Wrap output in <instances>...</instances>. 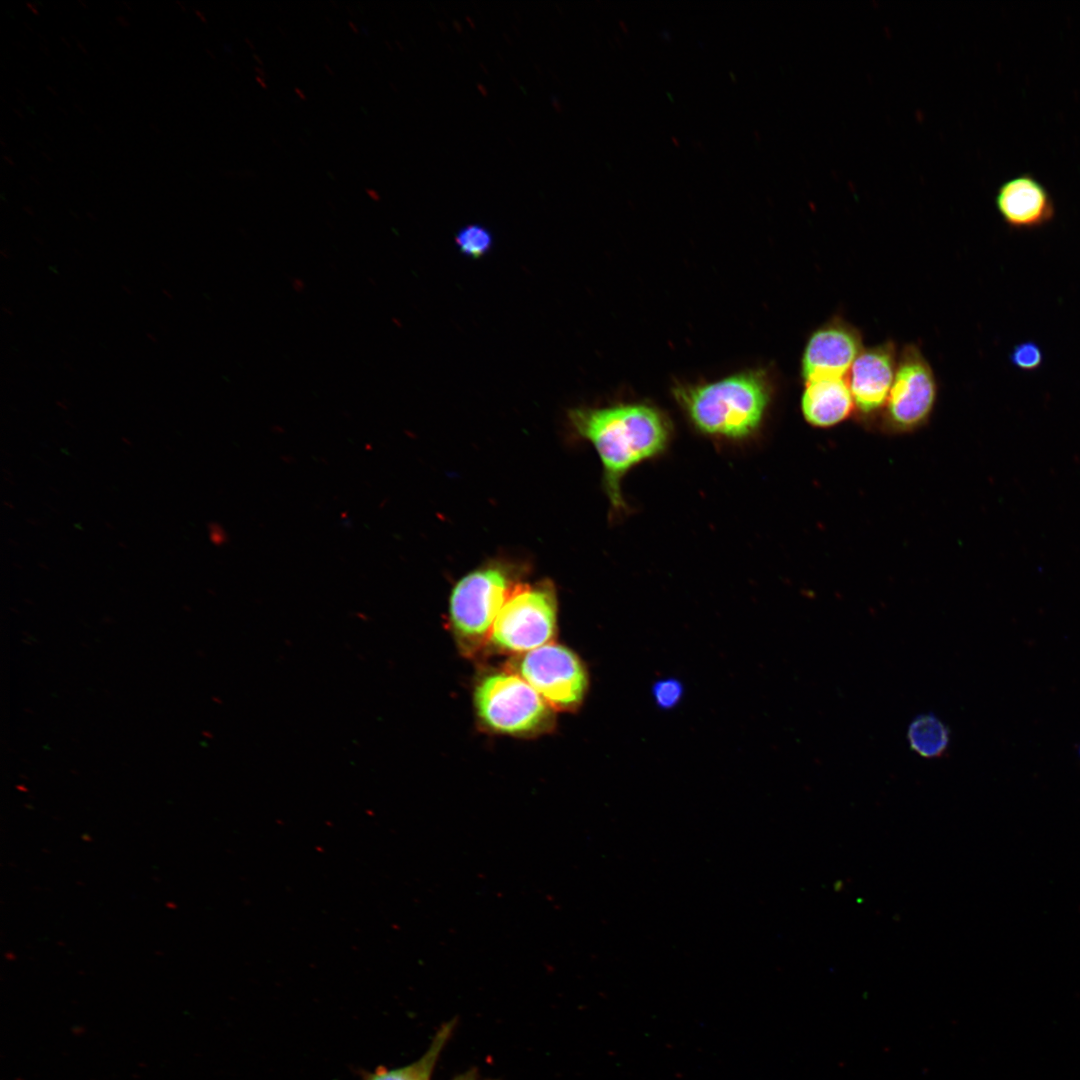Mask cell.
<instances>
[{"label":"cell","instance_id":"obj_1","mask_svg":"<svg viewBox=\"0 0 1080 1080\" xmlns=\"http://www.w3.org/2000/svg\"><path fill=\"white\" fill-rule=\"evenodd\" d=\"M569 419L600 457L611 505L616 510L624 509L621 480L634 466L666 448L670 438L666 419L659 411L642 404L576 408L569 411Z\"/></svg>","mask_w":1080,"mask_h":1080},{"label":"cell","instance_id":"obj_2","mask_svg":"<svg viewBox=\"0 0 1080 1080\" xmlns=\"http://www.w3.org/2000/svg\"><path fill=\"white\" fill-rule=\"evenodd\" d=\"M675 393L699 431L730 439L752 434L760 425L769 401L766 382L754 373L679 388Z\"/></svg>","mask_w":1080,"mask_h":1080},{"label":"cell","instance_id":"obj_3","mask_svg":"<svg viewBox=\"0 0 1080 1080\" xmlns=\"http://www.w3.org/2000/svg\"><path fill=\"white\" fill-rule=\"evenodd\" d=\"M514 587L508 571L497 564L462 577L449 601L450 621L458 636L471 644L490 637L496 617Z\"/></svg>","mask_w":1080,"mask_h":1080},{"label":"cell","instance_id":"obj_4","mask_svg":"<svg viewBox=\"0 0 1080 1080\" xmlns=\"http://www.w3.org/2000/svg\"><path fill=\"white\" fill-rule=\"evenodd\" d=\"M557 604L551 584H516L493 624L490 640L509 651L543 646L556 627Z\"/></svg>","mask_w":1080,"mask_h":1080},{"label":"cell","instance_id":"obj_5","mask_svg":"<svg viewBox=\"0 0 1080 1080\" xmlns=\"http://www.w3.org/2000/svg\"><path fill=\"white\" fill-rule=\"evenodd\" d=\"M475 705L487 726L509 734L532 731L548 716L546 700L521 676L509 673L484 678L476 688Z\"/></svg>","mask_w":1080,"mask_h":1080},{"label":"cell","instance_id":"obj_6","mask_svg":"<svg viewBox=\"0 0 1080 1080\" xmlns=\"http://www.w3.org/2000/svg\"><path fill=\"white\" fill-rule=\"evenodd\" d=\"M937 385L931 366L915 344L898 354L894 381L886 401L885 418L896 430L924 423L935 404Z\"/></svg>","mask_w":1080,"mask_h":1080},{"label":"cell","instance_id":"obj_7","mask_svg":"<svg viewBox=\"0 0 1080 1080\" xmlns=\"http://www.w3.org/2000/svg\"><path fill=\"white\" fill-rule=\"evenodd\" d=\"M520 674L546 702L558 708L579 705L588 687L580 659L553 643L528 651L520 662Z\"/></svg>","mask_w":1080,"mask_h":1080},{"label":"cell","instance_id":"obj_8","mask_svg":"<svg viewBox=\"0 0 1080 1080\" xmlns=\"http://www.w3.org/2000/svg\"><path fill=\"white\" fill-rule=\"evenodd\" d=\"M862 336L841 318L827 321L810 336L802 355L805 381L834 376L845 377L862 352Z\"/></svg>","mask_w":1080,"mask_h":1080},{"label":"cell","instance_id":"obj_9","mask_svg":"<svg viewBox=\"0 0 1080 1080\" xmlns=\"http://www.w3.org/2000/svg\"><path fill=\"white\" fill-rule=\"evenodd\" d=\"M898 362L895 344L887 341L863 349L847 377L854 404L864 414L882 407L889 396Z\"/></svg>","mask_w":1080,"mask_h":1080},{"label":"cell","instance_id":"obj_10","mask_svg":"<svg viewBox=\"0 0 1080 1080\" xmlns=\"http://www.w3.org/2000/svg\"><path fill=\"white\" fill-rule=\"evenodd\" d=\"M995 206L1003 221L1017 230L1042 227L1055 216V205L1049 191L1027 173L1014 176L999 186Z\"/></svg>","mask_w":1080,"mask_h":1080},{"label":"cell","instance_id":"obj_11","mask_svg":"<svg viewBox=\"0 0 1080 1080\" xmlns=\"http://www.w3.org/2000/svg\"><path fill=\"white\" fill-rule=\"evenodd\" d=\"M805 383L801 409L809 424L831 427L850 415L854 401L847 378L825 376Z\"/></svg>","mask_w":1080,"mask_h":1080},{"label":"cell","instance_id":"obj_12","mask_svg":"<svg viewBox=\"0 0 1080 1080\" xmlns=\"http://www.w3.org/2000/svg\"><path fill=\"white\" fill-rule=\"evenodd\" d=\"M456 1025V1018L443 1023L433 1036L427 1051L417 1061L399 1068L387 1069L379 1066L373 1071H361L362 1080H431L436 1063Z\"/></svg>","mask_w":1080,"mask_h":1080},{"label":"cell","instance_id":"obj_13","mask_svg":"<svg viewBox=\"0 0 1080 1080\" xmlns=\"http://www.w3.org/2000/svg\"><path fill=\"white\" fill-rule=\"evenodd\" d=\"M910 748L923 758L942 756L949 745L948 727L933 713L918 715L907 731Z\"/></svg>","mask_w":1080,"mask_h":1080},{"label":"cell","instance_id":"obj_14","mask_svg":"<svg viewBox=\"0 0 1080 1080\" xmlns=\"http://www.w3.org/2000/svg\"><path fill=\"white\" fill-rule=\"evenodd\" d=\"M457 248L468 257L480 258L488 253L493 244L490 231L480 224L462 227L455 237Z\"/></svg>","mask_w":1080,"mask_h":1080},{"label":"cell","instance_id":"obj_15","mask_svg":"<svg viewBox=\"0 0 1080 1080\" xmlns=\"http://www.w3.org/2000/svg\"><path fill=\"white\" fill-rule=\"evenodd\" d=\"M1043 352L1033 341H1024L1013 347L1009 354L1011 364L1022 371L1031 372L1039 369L1043 363Z\"/></svg>","mask_w":1080,"mask_h":1080},{"label":"cell","instance_id":"obj_16","mask_svg":"<svg viewBox=\"0 0 1080 1080\" xmlns=\"http://www.w3.org/2000/svg\"><path fill=\"white\" fill-rule=\"evenodd\" d=\"M683 694V687L678 680L665 679L655 683L653 696L656 704L663 709H669L679 703Z\"/></svg>","mask_w":1080,"mask_h":1080},{"label":"cell","instance_id":"obj_17","mask_svg":"<svg viewBox=\"0 0 1080 1080\" xmlns=\"http://www.w3.org/2000/svg\"><path fill=\"white\" fill-rule=\"evenodd\" d=\"M452 1080H478V1071L476 1068H470L469 1070L457 1075Z\"/></svg>","mask_w":1080,"mask_h":1080},{"label":"cell","instance_id":"obj_18","mask_svg":"<svg viewBox=\"0 0 1080 1080\" xmlns=\"http://www.w3.org/2000/svg\"><path fill=\"white\" fill-rule=\"evenodd\" d=\"M291 285L296 292H302L305 289V282L300 278H293Z\"/></svg>","mask_w":1080,"mask_h":1080},{"label":"cell","instance_id":"obj_19","mask_svg":"<svg viewBox=\"0 0 1080 1080\" xmlns=\"http://www.w3.org/2000/svg\"><path fill=\"white\" fill-rule=\"evenodd\" d=\"M365 191H366L367 195H368V196H369V197H370V198H371L372 200H374V201H379V200H380V195L378 194V192H377L376 190H374V189H371V188H368V189H366Z\"/></svg>","mask_w":1080,"mask_h":1080},{"label":"cell","instance_id":"obj_20","mask_svg":"<svg viewBox=\"0 0 1080 1080\" xmlns=\"http://www.w3.org/2000/svg\"><path fill=\"white\" fill-rule=\"evenodd\" d=\"M256 79H257L258 83H260V84H261V86H262V87H264V88H266V87H267V86H266V83H265V81H264V80H263L262 78H260L259 76H257V77H256Z\"/></svg>","mask_w":1080,"mask_h":1080},{"label":"cell","instance_id":"obj_21","mask_svg":"<svg viewBox=\"0 0 1080 1080\" xmlns=\"http://www.w3.org/2000/svg\"><path fill=\"white\" fill-rule=\"evenodd\" d=\"M295 92L298 93L300 98L305 99V95L298 88H295Z\"/></svg>","mask_w":1080,"mask_h":1080},{"label":"cell","instance_id":"obj_22","mask_svg":"<svg viewBox=\"0 0 1080 1080\" xmlns=\"http://www.w3.org/2000/svg\"><path fill=\"white\" fill-rule=\"evenodd\" d=\"M349 26H350L351 28H353L354 32H357V31H358V30H357V28H356V27L354 26V23H352V22H349Z\"/></svg>","mask_w":1080,"mask_h":1080},{"label":"cell","instance_id":"obj_23","mask_svg":"<svg viewBox=\"0 0 1080 1080\" xmlns=\"http://www.w3.org/2000/svg\"><path fill=\"white\" fill-rule=\"evenodd\" d=\"M255 70L258 71V73L264 77L265 74L263 73V71L261 69L256 68Z\"/></svg>","mask_w":1080,"mask_h":1080},{"label":"cell","instance_id":"obj_24","mask_svg":"<svg viewBox=\"0 0 1080 1080\" xmlns=\"http://www.w3.org/2000/svg\"><path fill=\"white\" fill-rule=\"evenodd\" d=\"M487 1080H493V1079H487Z\"/></svg>","mask_w":1080,"mask_h":1080},{"label":"cell","instance_id":"obj_25","mask_svg":"<svg viewBox=\"0 0 1080 1080\" xmlns=\"http://www.w3.org/2000/svg\"><path fill=\"white\" fill-rule=\"evenodd\" d=\"M1079 754H1080V749H1079Z\"/></svg>","mask_w":1080,"mask_h":1080}]
</instances>
